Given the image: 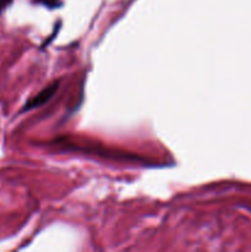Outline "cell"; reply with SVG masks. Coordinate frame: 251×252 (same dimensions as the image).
<instances>
[{"instance_id": "1", "label": "cell", "mask_w": 251, "mask_h": 252, "mask_svg": "<svg viewBox=\"0 0 251 252\" xmlns=\"http://www.w3.org/2000/svg\"><path fill=\"white\" fill-rule=\"evenodd\" d=\"M58 88H59V80L54 81V83H52L51 85L44 88L43 90L39 91L34 97L30 98V100L25 103L24 108H22V112H25V111H31L33 110V108L39 107V106H42L43 103H46L47 101L51 100L52 96H53L54 94H56V91L58 90Z\"/></svg>"}, {"instance_id": "2", "label": "cell", "mask_w": 251, "mask_h": 252, "mask_svg": "<svg viewBox=\"0 0 251 252\" xmlns=\"http://www.w3.org/2000/svg\"><path fill=\"white\" fill-rule=\"evenodd\" d=\"M33 2L37 4H44L48 7H59L58 5H61V2L58 0H33Z\"/></svg>"}, {"instance_id": "3", "label": "cell", "mask_w": 251, "mask_h": 252, "mask_svg": "<svg viewBox=\"0 0 251 252\" xmlns=\"http://www.w3.org/2000/svg\"><path fill=\"white\" fill-rule=\"evenodd\" d=\"M12 1H14V0H0V15L12 4Z\"/></svg>"}]
</instances>
